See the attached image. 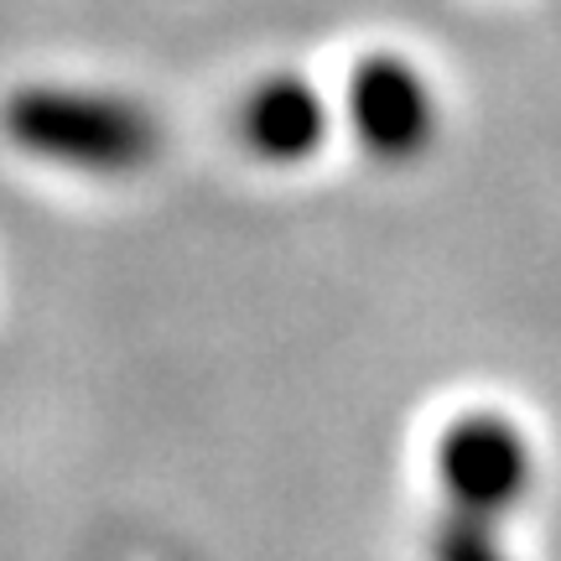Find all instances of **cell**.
Segmentation results:
<instances>
[{
    "label": "cell",
    "mask_w": 561,
    "mask_h": 561,
    "mask_svg": "<svg viewBox=\"0 0 561 561\" xmlns=\"http://www.w3.org/2000/svg\"><path fill=\"white\" fill-rule=\"evenodd\" d=\"M489 525L494 520H473V515L447 510V520H442L437 536H432V561H504V551Z\"/></svg>",
    "instance_id": "obj_5"
},
{
    "label": "cell",
    "mask_w": 561,
    "mask_h": 561,
    "mask_svg": "<svg viewBox=\"0 0 561 561\" xmlns=\"http://www.w3.org/2000/svg\"><path fill=\"white\" fill-rule=\"evenodd\" d=\"M240 140L255 161L297 167L312 161L328 140V104L297 73H271L240 104Z\"/></svg>",
    "instance_id": "obj_4"
},
{
    "label": "cell",
    "mask_w": 561,
    "mask_h": 561,
    "mask_svg": "<svg viewBox=\"0 0 561 561\" xmlns=\"http://www.w3.org/2000/svg\"><path fill=\"white\" fill-rule=\"evenodd\" d=\"M348 125L369 157L416 161L437 136L432 83L396 53H375L348 73Z\"/></svg>",
    "instance_id": "obj_3"
},
{
    "label": "cell",
    "mask_w": 561,
    "mask_h": 561,
    "mask_svg": "<svg viewBox=\"0 0 561 561\" xmlns=\"http://www.w3.org/2000/svg\"><path fill=\"white\" fill-rule=\"evenodd\" d=\"M0 125L16 151L89 178H130L161 151V125L146 104L73 83H32L16 89Z\"/></svg>",
    "instance_id": "obj_1"
},
{
    "label": "cell",
    "mask_w": 561,
    "mask_h": 561,
    "mask_svg": "<svg viewBox=\"0 0 561 561\" xmlns=\"http://www.w3.org/2000/svg\"><path fill=\"white\" fill-rule=\"evenodd\" d=\"M437 479L458 515L500 520L530 494L536 458L515 421H504L500 411H468V416L447 421V432H442Z\"/></svg>",
    "instance_id": "obj_2"
}]
</instances>
